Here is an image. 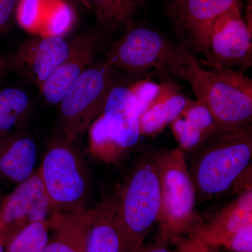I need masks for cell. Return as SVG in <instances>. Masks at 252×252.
<instances>
[{
	"label": "cell",
	"mask_w": 252,
	"mask_h": 252,
	"mask_svg": "<svg viewBox=\"0 0 252 252\" xmlns=\"http://www.w3.org/2000/svg\"><path fill=\"white\" fill-rule=\"evenodd\" d=\"M175 76L189 83L220 130L252 127V80L244 73L212 65L207 61L200 63L187 49Z\"/></svg>",
	"instance_id": "6da1fadb"
},
{
	"label": "cell",
	"mask_w": 252,
	"mask_h": 252,
	"mask_svg": "<svg viewBox=\"0 0 252 252\" xmlns=\"http://www.w3.org/2000/svg\"><path fill=\"white\" fill-rule=\"evenodd\" d=\"M116 223L123 252H136L157 223L160 187L154 152L144 154L116 194Z\"/></svg>",
	"instance_id": "7a4b0ae2"
},
{
	"label": "cell",
	"mask_w": 252,
	"mask_h": 252,
	"mask_svg": "<svg viewBox=\"0 0 252 252\" xmlns=\"http://www.w3.org/2000/svg\"><path fill=\"white\" fill-rule=\"evenodd\" d=\"M190 154L189 170L196 193L205 198L220 195L248 170L252 157V127L220 130Z\"/></svg>",
	"instance_id": "3957f363"
},
{
	"label": "cell",
	"mask_w": 252,
	"mask_h": 252,
	"mask_svg": "<svg viewBox=\"0 0 252 252\" xmlns=\"http://www.w3.org/2000/svg\"><path fill=\"white\" fill-rule=\"evenodd\" d=\"M187 157L178 147L154 152L160 187L157 239L169 245L180 241L199 223L195 213L196 191Z\"/></svg>",
	"instance_id": "277c9868"
},
{
	"label": "cell",
	"mask_w": 252,
	"mask_h": 252,
	"mask_svg": "<svg viewBox=\"0 0 252 252\" xmlns=\"http://www.w3.org/2000/svg\"><path fill=\"white\" fill-rule=\"evenodd\" d=\"M37 170L49 201V216L74 215L88 210L90 174L74 144L63 137L55 139L49 144Z\"/></svg>",
	"instance_id": "5b68a950"
},
{
	"label": "cell",
	"mask_w": 252,
	"mask_h": 252,
	"mask_svg": "<svg viewBox=\"0 0 252 252\" xmlns=\"http://www.w3.org/2000/svg\"><path fill=\"white\" fill-rule=\"evenodd\" d=\"M142 111L132 84L113 86L102 112L89 129V148L94 157L112 163L130 152L140 140Z\"/></svg>",
	"instance_id": "8992f818"
},
{
	"label": "cell",
	"mask_w": 252,
	"mask_h": 252,
	"mask_svg": "<svg viewBox=\"0 0 252 252\" xmlns=\"http://www.w3.org/2000/svg\"><path fill=\"white\" fill-rule=\"evenodd\" d=\"M126 28L122 37L114 41L107 51L105 60L113 67L133 74L157 69L174 74L187 48L177 45L152 28L132 23Z\"/></svg>",
	"instance_id": "52a82bcc"
},
{
	"label": "cell",
	"mask_w": 252,
	"mask_h": 252,
	"mask_svg": "<svg viewBox=\"0 0 252 252\" xmlns=\"http://www.w3.org/2000/svg\"><path fill=\"white\" fill-rule=\"evenodd\" d=\"M113 69L106 60L91 65L59 104L60 127L63 138L69 143L79 142L102 112L114 86Z\"/></svg>",
	"instance_id": "ba28073f"
},
{
	"label": "cell",
	"mask_w": 252,
	"mask_h": 252,
	"mask_svg": "<svg viewBox=\"0 0 252 252\" xmlns=\"http://www.w3.org/2000/svg\"><path fill=\"white\" fill-rule=\"evenodd\" d=\"M235 6L215 20L207 36V60L212 65L244 72L252 63V32Z\"/></svg>",
	"instance_id": "9c48e42d"
},
{
	"label": "cell",
	"mask_w": 252,
	"mask_h": 252,
	"mask_svg": "<svg viewBox=\"0 0 252 252\" xmlns=\"http://www.w3.org/2000/svg\"><path fill=\"white\" fill-rule=\"evenodd\" d=\"M240 0H177L169 5L166 14L183 46L207 59V36L217 18Z\"/></svg>",
	"instance_id": "30bf717a"
},
{
	"label": "cell",
	"mask_w": 252,
	"mask_h": 252,
	"mask_svg": "<svg viewBox=\"0 0 252 252\" xmlns=\"http://www.w3.org/2000/svg\"><path fill=\"white\" fill-rule=\"evenodd\" d=\"M49 216V201L36 170L1 202L0 234L11 242L25 227Z\"/></svg>",
	"instance_id": "8fae6325"
},
{
	"label": "cell",
	"mask_w": 252,
	"mask_h": 252,
	"mask_svg": "<svg viewBox=\"0 0 252 252\" xmlns=\"http://www.w3.org/2000/svg\"><path fill=\"white\" fill-rule=\"evenodd\" d=\"M69 51V41L63 36H34L20 45L11 65L39 89L66 59Z\"/></svg>",
	"instance_id": "7c38bea8"
},
{
	"label": "cell",
	"mask_w": 252,
	"mask_h": 252,
	"mask_svg": "<svg viewBox=\"0 0 252 252\" xmlns=\"http://www.w3.org/2000/svg\"><path fill=\"white\" fill-rule=\"evenodd\" d=\"M100 39L98 33L88 31L69 40L67 57L39 89L48 104L61 103L81 74L92 65Z\"/></svg>",
	"instance_id": "4fadbf2b"
},
{
	"label": "cell",
	"mask_w": 252,
	"mask_h": 252,
	"mask_svg": "<svg viewBox=\"0 0 252 252\" xmlns=\"http://www.w3.org/2000/svg\"><path fill=\"white\" fill-rule=\"evenodd\" d=\"M252 225V190L242 191L222 209L209 223H198L189 236L199 239L209 246L217 247L220 240Z\"/></svg>",
	"instance_id": "5bb4252c"
},
{
	"label": "cell",
	"mask_w": 252,
	"mask_h": 252,
	"mask_svg": "<svg viewBox=\"0 0 252 252\" xmlns=\"http://www.w3.org/2000/svg\"><path fill=\"white\" fill-rule=\"evenodd\" d=\"M155 95L140 116L141 136L156 137L178 117L189 102L180 86L170 79L159 83Z\"/></svg>",
	"instance_id": "9a60e30c"
},
{
	"label": "cell",
	"mask_w": 252,
	"mask_h": 252,
	"mask_svg": "<svg viewBox=\"0 0 252 252\" xmlns=\"http://www.w3.org/2000/svg\"><path fill=\"white\" fill-rule=\"evenodd\" d=\"M36 158L35 142L23 129L0 141V181L18 185L28 180Z\"/></svg>",
	"instance_id": "2e32d148"
},
{
	"label": "cell",
	"mask_w": 252,
	"mask_h": 252,
	"mask_svg": "<svg viewBox=\"0 0 252 252\" xmlns=\"http://www.w3.org/2000/svg\"><path fill=\"white\" fill-rule=\"evenodd\" d=\"M176 142L186 154H190L220 130L208 109L199 101L188 103L170 125Z\"/></svg>",
	"instance_id": "e0dca14e"
},
{
	"label": "cell",
	"mask_w": 252,
	"mask_h": 252,
	"mask_svg": "<svg viewBox=\"0 0 252 252\" xmlns=\"http://www.w3.org/2000/svg\"><path fill=\"white\" fill-rule=\"evenodd\" d=\"M116 195L88 209L86 252H123L116 223Z\"/></svg>",
	"instance_id": "ac0fdd59"
},
{
	"label": "cell",
	"mask_w": 252,
	"mask_h": 252,
	"mask_svg": "<svg viewBox=\"0 0 252 252\" xmlns=\"http://www.w3.org/2000/svg\"><path fill=\"white\" fill-rule=\"evenodd\" d=\"M87 210L49 217L53 234L42 252H86Z\"/></svg>",
	"instance_id": "d6986e66"
},
{
	"label": "cell",
	"mask_w": 252,
	"mask_h": 252,
	"mask_svg": "<svg viewBox=\"0 0 252 252\" xmlns=\"http://www.w3.org/2000/svg\"><path fill=\"white\" fill-rule=\"evenodd\" d=\"M32 108L31 97L17 88L0 91V141L22 130Z\"/></svg>",
	"instance_id": "ffe728a7"
},
{
	"label": "cell",
	"mask_w": 252,
	"mask_h": 252,
	"mask_svg": "<svg viewBox=\"0 0 252 252\" xmlns=\"http://www.w3.org/2000/svg\"><path fill=\"white\" fill-rule=\"evenodd\" d=\"M86 8L94 12L102 29L112 32L132 22L141 0H85Z\"/></svg>",
	"instance_id": "44dd1931"
},
{
	"label": "cell",
	"mask_w": 252,
	"mask_h": 252,
	"mask_svg": "<svg viewBox=\"0 0 252 252\" xmlns=\"http://www.w3.org/2000/svg\"><path fill=\"white\" fill-rule=\"evenodd\" d=\"M49 220L32 222L8 244L4 252H42L50 238Z\"/></svg>",
	"instance_id": "7402d4cb"
},
{
	"label": "cell",
	"mask_w": 252,
	"mask_h": 252,
	"mask_svg": "<svg viewBox=\"0 0 252 252\" xmlns=\"http://www.w3.org/2000/svg\"><path fill=\"white\" fill-rule=\"evenodd\" d=\"M217 247L230 252H252V225L225 237Z\"/></svg>",
	"instance_id": "603a6c76"
},
{
	"label": "cell",
	"mask_w": 252,
	"mask_h": 252,
	"mask_svg": "<svg viewBox=\"0 0 252 252\" xmlns=\"http://www.w3.org/2000/svg\"><path fill=\"white\" fill-rule=\"evenodd\" d=\"M19 0H0V36L9 28Z\"/></svg>",
	"instance_id": "cb8c5ba5"
},
{
	"label": "cell",
	"mask_w": 252,
	"mask_h": 252,
	"mask_svg": "<svg viewBox=\"0 0 252 252\" xmlns=\"http://www.w3.org/2000/svg\"><path fill=\"white\" fill-rule=\"evenodd\" d=\"M168 245L169 244L157 239L153 243L142 245L136 252H172L169 250Z\"/></svg>",
	"instance_id": "d4e9b609"
},
{
	"label": "cell",
	"mask_w": 252,
	"mask_h": 252,
	"mask_svg": "<svg viewBox=\"0 0 252 252\" xmlns=\"http://www.w3.org/2000/svg\"><path fill=\"white\" fill-rule=\"evenodd\" d=\"M191 238L192 250L193 252H216L214 251L212 247L203 243L201 240L194 238V237L189 236Z\"/></svg>",
	"instance_id": "484cf974"
},
{
	"label": "cell",
	"mask_w": 252,
	"mask_h": 252,
	"mask_svg": "<svg viewBox=\"0 0 252 252\" xmlns=\"http://www.w3.org/2000/svg\"><path fill=\"white\" fill-rule=\"evenodd\" d=\"M175 252H193L192 242L190 237L185 240H181L177 251Z\"/></svg>",
	"instance_id": "4316f807"
},
{
	"label": "cell",
	"mask_w": 252,
	"mask_h": 252,
	"mask_svg": "<svg viewBox=\"0 0 252 252\" xmlns=\"http://www.w3.org/2000/svg\"><path fill=\"white\" fill-rule=\"evenodd\" d=\"M252 0H250L249 1L248 6H247L246 18H245V21L248 29L252 32Z\"/></svg>",
	"instance_id": "83f0119b"
},
{
	"label": "cell",
	"mask_w": 252,
	"mask_h": 252,
	"mask_svg": "<svg viewBox=\"0 0 252 252\" xmlns=\"http://www.w3.org/2000/svg\"><path fill=\"white\" fill-rule=\"evenodd\" d=\"M9 243V242L4 237L0 235V252H4L5 249Z\"/></svg>",
	"instance_id": "f1b7e54d"
},
{
	"label": "cell",
	"mask_w": 252,
	"mask_h": 252,
	"mask_svg": "<svg viewBox=\"0 0 252 252\" xmlns=\"http://www.w3.org/2000/svg\"><path fill=\"white\" fill-rule=\"evenodd\" d=\"M3 70H4V63L0 59V79H1V75H2Z\"/></svg>",
	"instance_id": "f546056e"
},
{
	"label": "cell",
	"mask_w": 252,
	"mask_h": 252,
	"mask_svg": "<svg viewBox=\"0 0 252 252\" xmlns=\"http://www.w3.org/2000/svg\"><path fill=\"white\" fill-rule=\"evenodd\" d=\"M77 1H80V2L81 3V4H82L83 6H84L86 7V4H85V1H84V0H77Z\"/></svg>",
	"instance_id": "4dcf8cb0"
},
{
	"label": "cell",
	"mask_w": 252,
	"mask_h": 252,
	"mask_svg": "<svg viewBox=\"0 0 252 252\" xmlns=\"http://www.w3.org/2000/svg\"><path fill=\"white\" fill-rule=\"evenodd\" d=\"M170 4H172V3L175 2V1H177V0H170Z\"/></svg>",
	"instance_id": "1f68e13d"
},
{
	"label": "cell",
	"mask_w": 252,
	"mask_h": 252,
	"mask_svg": "<svg viewBox=\"0 0 252 252\" xmlns=\"http://www.w3.org/2000/svg\"><path fill=\"white\" fill-rule=\"evenodd\" d=\"M84 1H85V0H84ZM85 4H86V2H85ZM86 9H87V8H86Z\"/></svg>",
	"instance_id": "d6a6232c"
},
{
	"label": "cell",
	"mask_w": 252,
	"mask_h": 252,
	"mask_svg": "<svg viewBox=\"0 0 252 252\" xmlns=\"http://www.w3.org/2000/svg\"><path fill=\"white\" fill-rule=\"evenodd\" d=\"M1 200H0V205H1Z\"/></svg>",
	"instance_id": "836d02e7"
},
{
	"label": "cell",
	"mask_w": 252,
	"mask_h": 252,
	"mask_svg": "<svg viewBox=\"0 0 252 252\" xmlns=\"http://www.w3.org/2000/svg\"><path fill=\"white\" fill-rule=\"evenodd\" d=\"M141 1H142V2H143V0H141Z\"/></svg>",
	"instance_id": "e575fe53"
}]
</instances>
